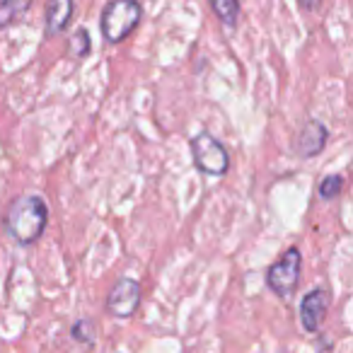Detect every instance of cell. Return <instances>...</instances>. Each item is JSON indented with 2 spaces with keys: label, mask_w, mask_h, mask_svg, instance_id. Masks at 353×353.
<instances>
[{
  "label": "cell",
  "mask_w": 353,
  "mask_h": 353,
  "mask_svg": "<svg viewBox=\"0 0 353 353\" xmlns=\"http://www.w3.org/2000/svg\"><path fill=\"white\" fill-rule=\"evenodd\" d=\"M49 225V206L39 194H20L12 199L3 216V228L8 237L17 245H37Z\"/></svg>",
  "instance_id": "cell-1"
},
{
  "label": "cell",
  "mask_w": 353,
  "mask_h": 353,
  "mask_svg": "<svg viewBox=\"0 0 353 353\" xmlns=\"http://www.w3.org/2000/svg\"><path fill=\"white\" fill-rule=\"evenodd\" d=\"M143 20V8L136 0H112L102 8L99 15V32L107 44H121L126 37L136 32Z\"/></svg>",
  "instance_id": "cell-2"
},
{
  "label": "cell",
  "mask_w": 353,
  "mask_h": 353,
  "mask_svg": "<svg viewBox=\"0 0 353 353\" xmlns=\"http://www.w3.org/2000/svg\"><path fill=\"white\" fill-rule=\"evenodd\" d=\"M192 160L201 174L206 176H223L230 170V152L228 148L218 141L213 133L199 131L196 136H192Z\"/></svg>",
  "instance_id": "cell-3"
},
{
  "label": "cell",
  "mask_w": 353,
  "mask_h": 353,
  "mask_svg": "<svg viewBox=\"0 0 353 353\" xmlns=\"http://www.w3.org/2000/svg\"><path fill=\"white\" fill-rule=\"evenodd\" d=\"M300 271H303V252L298 247H288L281 254V259L269 266V271H266V285L279 298H290L300 283Z\"/></svg>",
  "instance_id": "cell-4"
},
{
  "label": "cell",
  "mask_w": 353,
  "mask_h": 353,
  "mask_svg": "<svg viewBox=\"0 0 353 353\" xmlns=\"http://www.w3.org/2000/svg\"><path fill=\"white\" fill-rule=\"evenodd\" d=\"M141 300H143L141 283H138L136 279H128V276H123V279H119L117 283L112 285V290H109L107 312L112 314V317L128 319V317H133V314H136Z\"/></svg>",
  "instance_id": "cell-5"
},
{
  "label": "cell",
  "mask_w": 353,
  "mask_h": 353,
  "mask_svg": "<svg viewBox=\"0 0 353 353\" xmlns=\"http://www.w3.org/2000/svg\"><path fill=\"white\" fill-rule=\"evenodd\" d=\"M327 141H329V128L319 119H307L303 123V128L298 131V136H295L293 150L298 157L310 160V157H317L327 148Z\"/></svg>",
  "instance_id": "cell-6"
},
{
  "label": "cell",
  "mask_w": 353,
  "mask_h": 353,
  "mask_svg": "<svg viewBox=\"0 0 353 353\" xmlns=\"http://www.w3.org/2000/svg\"><path fill=\"white\" fill-rule=\"evenodd\" d=\"M329 305H332V293L327 288H314L300 303V324L307 334H314L322 327L324 317L329 312Z\"/></svg>",
  "instance_id": "cell-7"
},
{
  "label": "cell",
  "mask_w": 353,
  "mask_h": 353,
  "mask_svg": "<svg viewBox=\"0 0 353 353\" xmlns=\"http://www.w3.org/2000/svg\"><path fill=\"white\" fill-rule=\"evenodd\" d=\"M73 0H51L44 10V32L46 37H56L68 27L70 17H73Z\"/></svg>",
  "instance_id": "cell-8"
},
{
  "label": "cell",
  "mask_w": 353,
  "mask_h": 353,
  "mask_svg": "<svg viewBox=\"0 0 353 353\" xmlns=\"http://www.w3.org/2000/svg\"><path fill=\"white\" fill-rule=\"evenodd\" d=\"M32 10V0H0V30L15 25Z\"/></svg>",
  "instance_id": "cell-9"
},
{
  "label": "cell",
  "mask_w": 353,
  "mask_h": 353,
  "mask_svg": "<svg viewBox=\"0 0 353 353\" xmlns=\"http://www.w3.org/2000/svg\"><path fill=\"white\" fill-rule=\"evenodd\" d=\"M211 10L216 12V17L225 27H237L242 6L237 3V0H211Z\"/></svg>",
  "instance_id": "cell-10"
},
{
  "label": "cell",
  "mask_w": 353,
  "mask_h": 353,
  "mask_svg": "<svg viewBox=\"0 0 353 353\" xmlns=\"http://www.w3.org/2000/svg\"><path fill=\"white\" fill-rule=\"evenodd\" d=\"M70 336H73V341L83 343V346H94L97 343V327H94V322L90 317H83L78 322H73Z\"/></svg>",
  "instance_id": "cell-11"
},
{
  "label": "cell",
  "mask_w": 353,
  "mask_h": 353,
  "mask_svg": "<svg viewBox=\"0 0 353 353\" xmlns=\"http://www.w3.org/2000/svg\"><path fill=\"white\" fill-rule=\"evenodd\" d=\"M90 51H92V39H90V32L85 27H78V30L70 34L68 39V54L73 59H88Z\"/></svg>",
  "instance_id": "cell-12"
},
{
  "label": "cell",
  "mask_w": 353,
  "mask_h": 353,
  "mask_svg": "<svg viewBox=\"0 0 353 353\" xmlns=\"http://www.w3.org/2000/svg\"><path fill=\"white\" fill-rule=\"evenodd\" d=\"M343 189V176L341 174H327L319 182V199L322 201H332V199H336L339 194H341Z\"/></svg>",
  "instance_id": "cell-13"
},
{
  "label": "cell",
  "mask_w": 353,
  "mask_h": 353,
  "mask_svg": "<svg viewBox=\"0 0 353 353\" xmlns=\"http://www.w3.org/2000/svg\"><path fill=\"white\" fill-rule=\"evenodd\" d=\"M300 8H305V10H317L319 3H300Z\"/></svg>",
  "instance_id": "cell-14"
}]
</instances>
